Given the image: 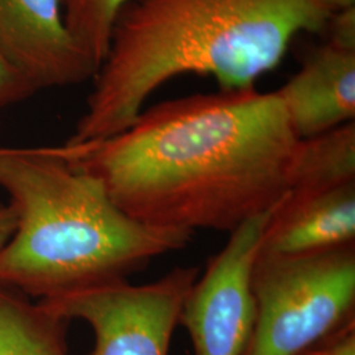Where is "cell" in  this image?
I'll use <instances>...</instances> for the list:
<instances>
[{"mask_svg":"<svg viewBox=\"0 0 355 355\" xmlns=\"http://www.w3.org/2000/svg\"><path fill=\"white\" fill-rule=\"evenodd\" d=\"M36 89L0 54V108L26 101Z\"/></svg>","mask_w":355,"mask_h":355,"instance_id":"13","label":"cell"},{"mask_svg":"<svg viewBox=\"0 0 355 355\" xmlns=\"http://www.w3.org/2000/svg\"><path fill=\"white\" fill-rule=\"evenodd\" d=\"M299 144L277 91L250 87L159 103L116 136L64 145L141 224L230 234L284 199Z\"/></svg>","mask_w":355,"mask_h":355,"instance_id":"1","label":"cell"},{"mask_svg":"<svg viewBox=\"0 0 355 355\" xmlns=\"http://www.w3.org/2000/svg\"><path fill=\"white\" fill-rule=\"evenodd\" d=\"M128 0H61L64 23L89 61L101 67L110 46L114 21Z\"/></svg>","mask_w":355,"mask_h":355,"instance_id":"12","label":"cell"},{"mask_svg":"<svg viewBox=\"0 0 355 355\" xmlns=\"http://www.w3.org/2000/svg\"><path fill=\"white\" fill-rule=\"evenodd\" d=\"M67 318L0 284V355H69Z\"/></svg>","mask_w":355,"mask_h":355,"instance_id":"11","label":"cell"},{"mask_svg":"<svg viewBox=\"0 0 355 355\" xmlns=\"http://www.w3.org/2000/svg\"><path fill=\"white\" fill-rule=\"evenodd\" d=\"M255 322L245 355H300L353 318L355 243L296 255L259 254Z\"/></svg>","mask_w":355,"mask_h":355,"instance_id":"4","label":"cell"},{"mask_svg":"<svg viewBox=\"0 0 355 355\" xmlns=\"http://www.w3.org/2000/svg\"><path fill=\"white\" fill-rule=\"evenodd\" d=\"M330 17L318 0H128L67 144L124 132L175 76H215L220 89L255 87L293 38L325 31Z\"/></svg>","mask_w":355,"mask_h":355,"instance_id":"2","label":"cell"},{"mask_svg":"<svg viewBox=\"0 0 355 355\" xmlns=\"http://www.w3.org/2000/svg\"><path fill=\"white\" fill-rule=\"evenodd\" d=\"M274 209L232 232L191 288L179 322L190 333L195 355L246 353L255 322L252 270Z\"/></svg>","mask_w":355,"mask_h":355,"instance_id":"6","label":"cell"},{"mask_svg":"<svg viewBox=\"0 0 355 355\" xmlns=\"http://www.w3.org/2000/svg\"><path fill=\"white\" fill-rule=\"evenodd\" d=\"M331 15L355 7V0H318Z\"/></svg>","mask_w":355,"mask_h":355,"instance_id":"17","label":"cell"},{"mask_svg":"<svg viewBox=\"0 0 355 355\" xmlns=\"http://www.w3.org/2000/svg\"><path fill=\"white\" fill-rule=\"evenodd\" d=\"M355 183V123L300 140L287 198L299 199Z\"/></svg>","mask_w":355,"mask_h":355,"instance_id":"10","label":"cell"},{"mask_svg":"<svg viewBox=\"0 0 355 355\" xmlns=\"http://www.w3.org/2000/svg\"><path fill=\"white\" fill-rule=\"evenodd\" d=\"M355 243V183L290 199L274 209L259 254L296 255Z\"/></svg>","mask_w":355,"mask_h":355,"instance_id":"9","label":"cell"},{"mask_svg":"<svg viewBox=\"0 0 355 355\" xmlns=\"http://www.w3.org/2000/svg\"><path fill=\"white\" fill-rule=\"evenodd\" d=\"M327 29L329 31L328 44L355 51V7L333 13Z\"/></svg>","mask_w":355,"mask_h":355,"instance_id":"14","label":"cell"},{"mask_svg":"<svg viewBox=\"0 0 355 355\" xmlns=\"http://www.w3.org/2000/svg\"><path fill=\"white\" fill-rule=\"evenodd\" d=\"M62 146L0 148V189L15 230L0 249V284L40 300L142 270L184 248L192 233L155 228L125 215L102 183Z\"/></svg>","mask_w":355,"mask_h":355,"instance_id":"3","label":"cell"},{"mask_svg":"<svg viewBox=\"0 0 355 355\" xmlns=\"http://www.w3.org/2000/svg\"><path fill=\"white\" fill-rule=\"evenodd\" d=\"M199 267H175L155 282L117 280L38 300L62 318H79L95 336L89 355H167Z\"/></svg>","mask_w":355,"mask_h":355,"instance_id":"5","label":"cell"},{"mask_svg":"<svg viewBox=\"0 0 355 355\" xmlns=\"http://www.w3.org/2000/svg\"><path fill=\"white\" fill-rule=\"evenodd\" d=\"M0 54L36 91L96 74L66 26L61 0H0Z\"/></svg>","mask_w":355,"mask_h":355,"instance_id":"7","label":"cell"},{"mask_svg":"<svg viewBox=\"0 0 355 355\" xmlns=\"http://www.w3.org/2000/svg\"><path fill=\"white\" fill-rule=\"evenodd\" d=\"M15 216L8 204L0 203V249L8 241L15 230Z\"/></svg>","mask_w":355,"mask_h":355,"instance_id":"16","label":"cell"},{"mask_svg":"<svg viewBox=\"0 0 355 355\" xmlns=\"http://www.w3.org/2000/svg\"><path fill=\"white\" fill-rule=\"evenodd\" d=\"M300 355H355L354 327H346V329L336 336L334 340L321 347H311Z\"/></svg>","mask_w":355,"mask_h":355,"instance_id":"15","label":"cell"},{"mask_svg":"<svg viewBox=\"0 0 355 355\" xmlns=\"http://www.w3.org/2000/svg\"><path fill=\"white\" fill-rule=\"evenodd\" d=\"M277 94L300 140L354 121L355 51L327 42Z\"/></svg>","mask_w":355,"mask_h":355,"instance_id":"8","label":"cell"}]
</instances>
